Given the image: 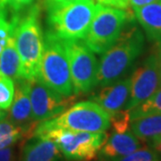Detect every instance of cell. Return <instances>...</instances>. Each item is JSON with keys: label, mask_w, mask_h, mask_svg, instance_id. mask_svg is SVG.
<instances>
[{"label": "cell", "mask_w": 161, "mask_h": 161, "mask_svg": "<svg viewBox=\"0 0 161 161\" xmlns=\"http://www.w3.org/2000/svg\"><path fill=\"white\" fill-rule=\"evenodd\" d=\"M161 157L154 149H150L146 146L140 148L135 151L125 156L120 160L125 161H156L160 160Z\"/></svg>", "instance_id": "22"}, {"label": "cell", "mask_w": 161, "mask_h": 161, "mask_svg": "<svg viewBox=\"0 0 161 161\" xmlns=\"http://www.w3.org/2000/svg\"><path fill=\"white\" fill-rule=\"evenodd\" d=\"M21 157L27 161H53L61 159L63 154L53 141L31 137L25 141Z\"/></svg>", "instance_id": "15"}, {"label": "cell", "mask_w": 161, "mask_h": 161, "mask_svg": "<svg viewBox=\"0 0 161 161\" xmlns=\"http://www.w3.org/2000/svg\"><path fill=\"white\" fill-rule=\"evenodd\" d=\"M29 83L32 116L37 123L62 114L76 99L75 94L65 97L47 86L39 78L29 80Z\"/></svg>", "instance_id": "10"}, {"label": "cell", "mask_w": 161, "mask_h": 161, "mask_svg": "<svg viewBox=\"0 0 161 161\" xmlns=\"http://www.w3.org/2000/svg\"><path fill=\"white\" fill-rule=\"evenodd\" d=\"M13 156H14V150L12 148H10V146L0 150V160H10L13 158Z\"/></svg>", "instance_id": "25"}, {"label": "cell", "mask_w": 161, "mask_h": 161, "mask_svg": "<svg viewBox=\"0 0 161 161\" xmlns=\"http://www.w3.org/2000/svg\"><path fill=\"white\" fill-rule=\"evenodd\" d=\"M161 88L158 48L151 52L131 75V91L125 109L134 108Z\"/></svg>", "instance_id": "9"}, {"label": "cell", "mask_w": 161, "mask_h": 161, "mask_svg": "<svg viewBox=\"0 0 161 161\" xmlns=\"http://www.w3.org/2000/svg\"><path fill=\"white\" fill-rule=\"evenodd\" d=\"M24 132L22 127L14 125L11 122H0V150L11 146L20 139H23Z\"/></svg>", "instance_id": "19"}, {"label": "cell", "mask_w": 161, "mask_h": 161, "mask_svg": "<svg viewBox=\"0 0 161 161\" xmlns=\"http://www.w3.org/2000/svg\"><path fill=\"white\" fill-rule=\"evenodd\" d=\"M19 12H11L0 1V36L11 35L17 24Z\"/></svg>", "instance_id": "20"}, {"label": "cell", "mask_w": 161, "mask_h": 161, "mask_svg": "<svg viewBox=\"0 0 161 161\" xmlns=\"http://www.w3.org/2000/svg\"><path fill=\"white\" fill-rule=\"evenodd\" d=\"M132 10L148 40L161 45V1L132 7Z\"/></svg>", "instance_id": "14"}, {"label": "cell", "mask_w": 161, "mask_h": 161, "mask_svg": "<svg viewBox=\"0 0 161 161\" xmlns=\"http://www.w3.org/2000/svg\"><path fill=\"white\" fill-rule=\"evenodd\" d=\"M7 116V114H6V111H4L3 109H0V122L3 120H5Z\"/></svg>", "instance_id": "30"}, {"label": "cell", "mask_w": 161, "mask_h": 161, "mask_svg": "<svg viewBox=\"0 0 161 161\" xmlns=\"http://www.w3.org/2000/svg\"><path fill=\"white\" fill-rule=\"evenodd\" d=\"M131 91V76L124 77L102 86L100 91L92 96V101L98 104L108 115H112L125 109Z\"/></svg>", "instance_id": "12"}, {"label": "cell", "mask_w": 161, "mask_h": 161, "mask_svg": "<svg viewBox=\"0 0 161 161\" xmlns=\"http://www.w3.org/2000/svg\"><path fill=\"white\" fill-rule=\"evenodd\" d=\"M47 31L63 40H84L97 9L94 0L47 6Z\"/></svg>", "instance_id": "3"}, {"label": "cell", "mask_w": 161, "mask_h": 161, "mask_svg": "<svg viewBox=\"0 0 161 161\" xmlns=\"http://www.w3.org/2000/svg\"><path fill=\"white\" fill-rule=\"evenodd\" d=\"M32 137L53 141L64 157L74 160L93 159L108 138L106 131L78 132L46 126L41 122L37 125Z\"/></svg>", "instance_id": "4"}, {"label": "cell", "mask_w": 161, "mask_h": 161, "mask_svg": "<svg viewBox=\"0 0 161 161\" xmlns=\"http://www.w3.org/2000/svg\"><path fill=\"white\" fill-rule=\"evenodd\" d=\"M16 89L9 112L10 122L14 125L22 127L24 132L23 140H28L33 136L37 123L33 119L31 103L30 98L29 80L20 78L15 80Z\"/></svg>", "instance_id": "11"}, {"label": "cell", "mask_w": 161, "mask_h": 161, "mask_svg": "<svg viewBox=\"0 0 161 161\" xmlns=\"http://www.w3.org/2000/svg\"><path fill=\"white\" fill-rule=\"evenodd\" d=\"M143 146L142 141L137 138L131 129L125 132H113L99 149L98 156L99 159L120 160L125 156L129 155Z\"/></svg>", "instance_id": "13"}, {"label": "cell", "mask_w": 161, "mask_h": 161, "mask_svg": "<svg viewBox=\"0 0 161 161\" xmlns=\"http://www.w3.org/2000/svg\"><path fill=\"white\" fill-rule=\"evenodd\" d=\"M150 146L152 147V149H154L157 152L161 154V135L159 137L152 140L151 142H150Z\"/></svg>", "instance_id": "27"}, {"label": "cell", "mask_w": 161, "mask_h": 161, "mask_svg": "<svg viewBox=\"0 0 161 161\" xmlns=\"http://www.w3.org/2000/svg\"><path fill=\"white\" fill-rule=\"evenodd\" d=\"M40 7L34 3L19 12L15 30V45L21 60V78H39L44 49V34L40 25Z\"/></svg>", "instance_id": "2"}, {"label": "cell", "mask_w": 161, "mask_h": 161, "mask_svg": "<svg viewBox=\"0 0 161 161\" xmlns=\"http://www.w3.org/2000/svg\"><path fill=\"white\" fill-rule=\"evenodd\" d=\"M130 129L142 142H151L161 135V113L152 114L131 121Z\"/></svg>", "instance_id": "17"}, {"label": "cell", "mask_w": 161, "mask_h": 161, "mask_svg": "<svg viewBox=\"0 0 161 161\" xmlns=\"http://www.w3.org/2000/svg\"><path fill=\"white\" fill-rule=\"evenodd\" d=\"M78 0H45V6H51V5H58V4H64L68 2H74Z\"/></svg>", "instance_id": "28"}, {"label": "cell", "mask_w": 161, "mask_h": 161, "mask_svg": "<svg viewBox=\"0 0 161 161\" xmlns=\"http://www.w3.org/2000/svg\"><path fill=\"white\" fill-rule=\"evenodd\" d=\"M41 123L78 132H104L109 129L110 117L98 104L89 100L75 104L58 116Z\"/></svg>", "instance_id": "7"}, {"label": "cell", "mask_w": 161, "mask_h": 161, "mask_svg": "<svg viewBox=\"0 0 161 161\" xmlns=\"http://www.w3.org/2000/svg\"><path fill=\"white\" fill-rule=\"evenodd\" d=\"M14 80L0 75V109L7 110L11 107L14 97Z\"/></svg>", "instance_id": "21"}, {"label": "cell", "mask_w": 161, "mask_h": 161, "mask_svg": "<svg viewBox=\"0 0 161 161\" xmlns=\"http://www.w3.org/2000/svg\"><path fill=\"white\" fill-rule=\"evenodd\" d=\"M0 1H1V0H0Z\"/></svg>", "instance_id": "31"}, {"label": "cell", "mask_w": 161, "mask_h": 161, "mask_svg": "<svg viewBox=\"0 0 161 161\" xmlns=\"http://www.w3.org/2000/svg\"><path fill=\"white\" fill-rule=\"evenodd\" d=\"M12 12H20L34 4L36 0H1Z\"/></svg>", "instance_id": "23"}, {"label": "cell", "mask_w": 161, "mask_h": 161, "mask_svg": "<svg viewBox=\"0 0 161 161\" xmlns=\"http://www.w3.org/2000/svg\"><path fill=\"white\" fill-rule=\"evenodd\" d=\"M145 46L143 32L134 23H127L120 36L109 48L102 54L98 63L97 85L105 86L125 77Z\"/></svg>", "instance_id": "1"}, {"label": "cell", "mask_w": 161, "mask_h": 161, "mask_svg": "<svg viewBox=\"0 0 161 161\" xmlns=\"http://www.w3.org/2000/svg\"><path fill=\"white\" fill-rule=\"evenodd\" d=\"M158 63H159V69L161 75V45H158Z\"/></svg>", "instance_id": "29"}, {"label": "cell", "mask_w": 161, "mask_h": 161, "mask_svg": "<svg viewBox=\"0 0 161 161\" xmlns=\"http://www.w3.org/2000/svg\"><path fill=\"white\" fill-rule=\"evenodd\" d=\"M161 113V88L142 103L130 110L131 121L144 115Z\"/></svg>", "instance_id": "18"}, {"label": "cell", "mask_w": 161, "mask_h": 161, "mask_svg": "<svg viewBox=\"0 0 161 161\" xmlns=\"http://www.w3.org/2000/svg\"><path fill=\"white\" fill-rule=\"evenodd\" d=\"M63 44L69 62L74 93L91 92L97 86L98 70L94 52L81 40H63Z\"/></svg>", "instance_id": "8"}, {"label": "cell", "mask_w": 161, "mask_h": 161, "mask_svg": "<svg viewBox=\"0 0 161 161\" xmlns=\"http://www.w3.org/2000/svg\"><path fill=\"white\" fill-rule=\"evenodd\" d=\"M39 79L47 86L65 97L74 93L69 62L63 40L49 31H47L44 34V49Z\"/></svg>", "instance_id": "5"}, {"label": "cell", "mask_w": 161, "mask_h": 161, "mask_svg": "<svg viewBox=\"0 0 161 161\" xmlns=\"http://www.w3.org/2000/svg\"><path fill=\"white\" fill-rule=\"evenodd\" d=\"M0 75L10 78L14 81L21 78V60L15 45L14 32L0 53Z\"/></svg>", "instance_id": "16"}, {"label": "cell", "mask_w": 161, "mask_h": 161, "mask_svg": "<svg viewBox=\"0 0 161 161\" xmlns=\"http://www.w3.org/2000/svg\"><path fill=\"white\" fill-rule=\"evenodd\" d=\"M98 4L103 6L115 7L124 10H130V3L129 0H96Z\"/></svg>", "instance_id": "24"}, {"label": "cell", "mask_w": 161, "mask_h": 161, "mask_svg": "<svg viewBox=\"0 0 161 161\" xmlns=\"http://www.w3.org/2000/svg\"><path fill=\"white\" fill-rule=\"evenodd\" d=\"M159 1L161 0H129V3L132 7H138V6H142Z\"/></svg>", "instance_id": "26"}, {"label": "cell", "mask_w": 161, "mask_h": 161, "mask_svg": "<svg viewBox=\"0 0 161 161\" xmlns=\"http://www.w3.org/2000/svg\"><path fill=\"white\" fill-rule=\"evenodd\" d=\"M134 18V14L130 10L97 3V9L83 42L92 51L102 55L116 41L127 23Z\"/></svg>", "instance_id": "6"}]
</instances>
